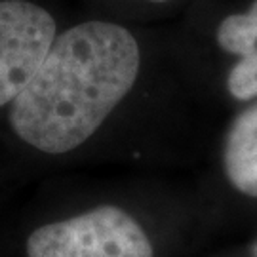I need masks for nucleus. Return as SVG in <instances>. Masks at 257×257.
Returning a JSON list of instances; mask_svg holds the SVG:
<instances>
[{
  "instance_id": "obj_3",
  "label": "nucleus",
  "mask_w": 257,
  "mask_h": 257,
  "mask_svg": "<svg viewBox=\"0 0 257 257\" xmlns=\"http://www.w3.org/2000/svg\"><path fill=\"white\" fill-rule=\"evenodd\" d=\"M55 38V21L25 0L0 2V107L12 103L37 73Z\"/></svg>"
},
{
  "instance_id": "obj_2",
  "label": "nucleus",
  "mask_w": 257,
  "mask_h": 257,
  "mask_svg": "<svg viewBox=\"0 0 257 257\" xmlns=\"http://www.w3.org/2000/svg\"><path fill=\"white\" fill-rule=\"evenodd\" d=\"M27 255L153 257V246L145 230L126 211L101 206L37 229L27 240Z\"/></svg>"
},
{
  "instance_id": "obj_6",
  "label": "nucleus",
  "mask_w": 257,
  "mask_h": 257,
  "mask_svg": "<svg viewBox=\"0 0 257 257\" xmlns=\"http://www.w3.org/2000/svg\"><path fill=\"white\" fill-rule=\"evenodd\" d=\"M151 2H168V0H151Z\"/></svg>"
},
{
  "instance_id": "obj_1",
  "label": "nucleus",
  "mask_w": 257,
  "mask_h": 257,
  "mask_svg": "<svg viewBox=\"0 0 257 257\" xmlns=\"http://www.w3.org/2000/svg\"><path fill=\"white\" fill-rule=\"evenodd\" d=\"M139 73L134 35L110 21H86L54 38L37 73L12 101L10 124L50 155L82 145L132 90Z\"/></svg>"
},
{
  "instance_id": "obj_4",
  "label": "nucleus",
  "mask_w": 257,
  "mask_h": 257,
  "mask_svg": "<svg viewBox=\"0 0 257 257\" xmlns=\"http://www.w3.org/2000/svg\"><path fill=\"white\" fill-rule=\"evenodd\" d=\"M217 42L240 61L229 74V92L236 99L257 95V0L246 14H234L221 21Z\"/></svg>"
},
{
  "instance_id": "obj_7",
  "label": "nucleus",
  "mask_w": 257,
  "mask_h": 257,
  "mask_svg": "<svg viewBox=\"0 0 257 257\" xmlns=\"http://www.w3.org/2000/svg\"><path fill=\"white\" fill-rule=\"evenodd\" d=\"M253 253H255V257H257V246H255V251H253Z\"/></svg>"
},
{
  "instance_id": "obj_5",
  "label": "nucleus",
  "mask_w": 257,
  "mask_h": 257,
  "mask_svg": "<svg viewBox=\"0 0 257 257\" xmlns=\"http://www.w3.org/2000/svg\"><path fill=\"white\" fill-rule=\"evenodd\" d=\"M225 174L240 193L257 198V103L232 122L223 153Z\"/></svg>"
}]
</instances>
